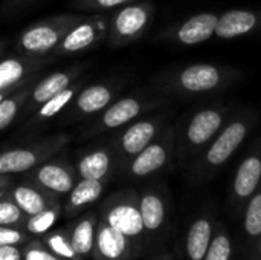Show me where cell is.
I'll return each mask as SVG.
<instances>
[{
	"label": "cell",
	"instance_id": "cell-1",
	"mask_svg": "<svg viewBox=\"0 0 261 260\" xmlns=\"http://www.w3.org/2000/svg\"><path fill=\"white\" fill-rule=\"evenodd\" d=\"M257 124L258 115L254 110H234L231 118L210 141V144L187 164L188 182L193 185H202L214 179L239 152Z\"/></svg>",
	"mask_w": 261,
	"mask_h": 260
},
{
	"label": "cell",
	"instance_id": "cell-2",
	"mask_svg": "<svg viewBox=\"0 0 261 260\" xmlns=\"http://www.w3.org/2000/svg\"><path fill=\"white\" fill-rule=\"evenodd\" d=\"M240 78L232 66L202 61L168 69L154 81V90L168 98H205L229 90Z\"/></svg>",
	"mask_w": 261,
	"mask_h": 260
},
{
	"label": "cell",
	"instance_id": "cell-3",
	"mask_svg": "<svg viewBox=\"0 0 261 260\" xmlns=\"http://www.w3.org/2000/svg\"><path fill=\"white\" fill-rule=\"evenodd\" d=\"M232 113V106L225 103H214L194 110L179 124H174V161L187 166L191 159H194L220 132Z\"/></svg>",
	"mask_w": 261,
	"mask_h": 260
},
{
	"label": "cell",
	"instance_id": "cell-4",
	"mask_svg": "<svg viewBox=\"0 0 261 260\" xmlns=\"http://www.w3.org/2000/svg\"><path fill=\"white\" fill-rule=\"evenodd\" d=\"M98 218L128 239L136 257L147 253L139 193L136 190H119L110 195L101 205Z\"/></svg>",
	"mask_w": 261,
	"mask_h": 260
},
{
	"label": "cell",
	"instance_id": "cell-5",
	"mask_svg": "<svg viewBox=\"0 0 261 260\" xmlns=\"http://www.w3.org/2000/svg\"><path fill=\"white\" fill-rule=\"evenodd\" d=\"M171 208L170 192L162 182H151L139 192L147 253H156L164 248L171 230Z\"/></svg>",
	"mask_w": 261,
	"mask_h": 260
},
{
	"label": "cell",
	"instance_id": "cell-6",
	"mask_svg": "<svg viewBox=\"0 0 261 260\" xmlns=\"http://www.w3.org/2000/svg\"><path fill=\"white\" fill-rule=\"evenodd\" d=\"M81 17L78 15H58L41 20L26 28L17 41V49L23 55L43 57L55 51L64 35L72 29Z\"/></svg>",
	"mask_w": 261,
	"mask_h": 260
},
{
	"label": "cell",
	"instance_id": "cell-7",
	"mask_svg": "<svg viewBox=\"0 0 261 260\" xmlns=\"http://www.w3.org/2000/svg\"><path fill=\"white\" fill-rule=\"evenodd\" d=\"M174 124H168L144 150L124 166V172L130 179H145L167 169L174 161Z\"/></svg>",
	"mask_w": 261,
	"mask_h": 260
},
{
	"label": "cell",
	"instance_id": "cell-8",
	"mask_svg": "<svg viewBox=\"0 0 261 260\" xmlns=\"http://www.w3.org/2000/svg\"><path fill=\"white\" fill-rule=\"evenodd\" d=\"M171 115V107H161L154 110V113L151 112L148 116L132 121L130 126H127L118 136L116 153L119 162L125 166L135 155L144 150L168 126Z\"/></svg>",
	"mask_w": 261,
	"mask_h": 260
},
{
	"label": "cell",
	"instance_id": "cell-9",
	"mask_svg": "<svg viewBox=\"0 0 261 260\" xmlns=\"http://www.w3.org/2000/svg\"><path fill=\"white\" fill-rule=\"evenodd\" d=\"M168 100H170L168 97L156 90L153 95H128L119 98L118 101L110 103L104 109L101 120L95 124L92 133L125 127L127 124L138 120L139 116L154 112L161 107H165L168 104Z\"/></svg>",
	"mask_w": 261,
	"mask_h": 260
},
{
	"label": "cell",
	"instance_id": "cell-10",
	"mask_svg": "<svg viewBox=\"0 0 261 260\" xmlns=\"http://www.w3.org/2000/svg\"><path fill=\"white\" fill-rule=\"evenodd\" d=\"M154 18V5L138 0L121 6L109 20V40L115 46H125L144 37Z\"/></svg>",
	"mask_w": 261,
	"mask_h": 260
},
{
	"label": "cell",
	"instance_id": "cell-11",
	"mask_svg": "<svg viewBox=\"0 0 261 260\" xmlns=\"http://www.w3.org/2000/svg\"><path fill=\"white\" fill-rule=\"evenodd\" d=\"M261 184V136L257 138L245 156L242 158L239 167L236 169L231 190H229V210L232 215L242 216V211L251 196L257 192Z\"/></svg>",
	"mask_w": 261,
	"mask_h": 260
},
{
	"label": "cell",
	"instance_id": "cell-12",
	"mask_svg": "<svg viewBox=\"0 0 261 260\" xmlns=\"http://www.w3.org/2000/svg\"><path fill=\"white\" fill-rule=\"evenodd\" d=\"M69 138L66 135H55L49 139L35 143L31 147H17L0 153V175L24 173L34 170L50 156L58 153Z\"/></svg>",
	"mask_w": 261,
	"mask_h": 260
},
{
	"label": "cell",
	"instance_id": "cell-13",
	"mask_svg": "<svg viewBox=\"0 0 261 260\" xmlns=\"http://www.w3.org/2000/svg\"><path fill=\"white\" fill-rule=\"evenodd\" d=\"M107 15H96L86 20H80L69 32L64 35L61 43L55 48L52 54L55 55H72L96 46L109 34Z\"/></svg>",
	"mask_w": 261,
	"mask_h": 260
},
{
	"label": "cell",
	"instance_id": "cell-14",
	"mask_svg": "<svg viewBox=\"0 0 261 260\" xmlns=\"http://www.w3.org/2000/svg\"><path fill=\"white\" fill-rule=\"evenodd\" d=\"M219 14L217 12H199L194 14L184 21H179L170 28H167L161 38L170 43L182 44V46H196L202 44L214 37L216 25Z\"/></svg>",
	"mask_w": 261,
	"mask_h": 260
},
{
	"label": "cell",
	"instance_id": "cell-15",
	"mask_svg": "<svg viewBox=\"0 0 261 260\" xmlns=\"http://www.w3.org/2000/svg\"><path fill=\"white\" fill-rule=\"evenodd\" d=\"M31 181L43 192L55 198H61L69 195V192L73 188L76 184V175L70 166L55 161L49 162L47 159V162L44 161L34 169Z\"/></svg>",
	"mask_w": 261,
	"mask_h": 260
},
{
	"label": "cell",
	"instance_id": "cell-16",
	"mask_svg": "<svg viewBox=\"0 0 261 260\" xmlns=\"http://www.w3.org/2000/svg\"><path fill=\"white\" fill-rule=\"evenodd\" d=\"M258 31H261V11L237 8L219 14L214 37L219 40H234Z\"/></svg>",
	"mask_w": 261,
	"mask_h": 260
},
{
	"label": "cell",
	"instance_id": "cell-17",
	"mask_svg": "<svg viewBox=\"0 0 261 260\" xmlns=\"http://www.w3.org/2000/svg\"><path fill=\"white\" fill-rule=\"evenodd\" d=\"M93 260H136L132 244L125 236L98 218L96 236L92 251Z\"/></svg>",
	"mask_w": 261,
	"mask_h": 260
},
{
	"label": "cell",
	"instance_id": "cell-18",
	"mask_svg": "<svg viewBox=\"0 0 261 260\" xmlns=\"http://www.w3.org/2000/svg\"><path fill=\"white\" fill-rule=\"evenodd\" d=\"M217 218L210 210H202L188 225L184 238L185 260H203L211 244Z\"/></svg>",
	"mask_w": 261,
	"mask_h": 260
},
{
	"label": "cell",
	"instance_id": "cell-19",
	"mask_svg": "<svg viewBox=\"0 0 261 260\" xmlns=\"http://www.w3.org/2000/svg\"><path fill=\"white\" fill-rule=\"evenodd\" d=\"M78 74H80V69H66V70L54 72L47 75L46 78H43L40 83H37L31 89L29 98L24 104L26 110L32 112L34 109L40 107L43 103H46L47 100H50L52 97H55L66 87H69L73 83V80L78 77Z\"/></svg>",
	"mask_w": 261,
	"mask_h": 260
},
{
	"label": "cell",
	"instance_id": "cell-20",
	"mask_svg": "<svg viewBox=\"0 0 261 260\" xmlns=\"http://www.w3.org/2000/svg\"><path fill=\"white\" fill-rule=\"evenodd\" d=\"M242 231L246 256L255 260L261 239V184L242 211Z\"/></svg>",
	"mask_w": 261,
	"mask_h": 260
},
{
	"label": "cell",
	"instance_id": "cell-21",
	"mask_svg": "<svg viewBox=\"0 0 261 260\" xmlns=\"http://www.w3.org/2000/svg\"><path fill=\"white\" fill-rule=\"evenodd\" d=\"M40 64L38 57H9L0 60V90L18 89L28 83V77Z\"/></svg>",
	"mask_w": 261,
	"mask_h": 260
},
{
	"label": "cell",
	"instance_id": "cell-22",
	"mask_svg": "<svg viewBox=\"0 0 261 260\" xmlns=\"http://www.w3.org/2000/svg\"><path fill=\"white\" fill-rule=\"evenodd\" d=\"M9 196L26 218L34 216L49 207L60 204L58 198L43 192L37 185H29V184H20L14 187Z\"/></svg>",
	"mask_w": 261,
	"mask_h": 260
},
{
	"label": "cell",
	"instance_id": "cell-23",
	"mask_svg": "<svg viewBox=\"0 0 261 260\" xmlns=\"http://www.w3.org/2000/svg\"><path fill=\"white\" fill-rule=\"evenodd\" d=\"M107 181H96V179H81L73 185V188L67 195V201L64 204V215L67 218H73L81 213L86 207L96 202L104 188Z\"/></svg>",
	"mask_w": 261,
	"mask_h": 260
},
{
	"label": "cell",
	"instance_id": "cell-24",
	"mask_svg": "<svg viewBox=\"0 0 261 260\" xmlns=\"http://www.w3.org/2000/svg\"><path fill=\"white\" fill-rule=\"evenodd\" d=\"M96 225H98V216L93 213H87L66 228L73 250L83 260L92 257L95 236H96Z\"/></svg>",
	"mask_w": 261,
	"mask_h": 260
},
{
	"label": "cell",
	"instance_id": "cell-25",
	"mask_svg": "<svg viewBox=\"0 0 261 260\" xmlns=\"http://www.w3.org/2000/svg\"><path fill=\"white\" fill-rule=\"evenodd\" d=\"M115 167V158L107 149H96L78 161L76 172L81 179H96V181H109Z\"/></svg>",
	"mask_w": 261,
	"mask_h": 260
},
{
	"label": "cell",
	"instance_id": "cell-26",
	"mask_svg": "<svg viewBox=\"0 0 261 260\" xmlns=\"http://www.w3.org/2000/svg\"><path fill=\"white\" fill-rule=\"evenodd\" d=\"M115 93L116 90L107 84H92L78 93L75 98V109L81 115H95L113 103Z\"/></svg>",
	"mask_w": 261,
	"mask_h": 260
},
{
	"label": "cell",
	"instance_id": "cell-27",
	"mask_svg": "<svg viewBox=\"0 0 261 260\" xmlns=\"http://www.w3.org/2000/svg\"><path fill=\"white\" fill-rule=\"evenodd\" d=\"M31 89L32 87L28 81L21 87H18L15 92H12L11 95H8L5 100L0 101V130H5L6 127H9L14 123L20 109L24 107V104L29 98Z\"/></svg>",
	"mask_w": 261,
	"mask_h": 260
},
{
	"label": "cell",
	"instance_id": "cell-28",
	"mask_svg": "<svg viewBox=\"0 0 261 260\" xmlns=\"http://www.w3.org/2000/svg\"><path fill=\"white\" fill-rule=\"evenodd\" d=\"M232 259V239L226 225L217 219L216 230L211 244L205 253L203 260H231Z\"/></svg>",
	"mask_w": 261,
	"mask_h": 260
},
{
	"label": "cell",
	"instance_id": "cell-29",
	"mask_svg": "<svg viewBox=\"0 0 261 260\" xmlns=\"http://www.w3.org/2000/svg\"><path fill=\"white\" fill-rule=\"evenodd\" d=\"M78 87H80V84H70L69 87H66L64 90H61L60 93H57L55 97H52L50 100L43 103L35 113V120L44 121V120H50V118L57 116L69 103L73 101L75 95L78 93Z\"/></svg>",
	"mask_w": 261,
	"mask_h": 260
},
{
	"label": "cell",
	"instance_id": "cell-30",
	"mask_svg": "<svg viewBox=\"0 0 261 260\" xmlns=\"http://www.w3.org/2000/svg\"><path fill=\"white\" fill-rule=\"evenodd\" d=\"M60 215H61V205L57 204V205L49 207L34 216H28L23 228L31 236H43L47 231H50V228L54 227V224L57 222Z\"/></svg>",
	"mask_w": 261,
	"mask_h": 260
},
{
	"label": "cell",
	"instance_id": "cell-31",
	"mask_svg": "<svg viewBox=\"0 0 261 260\" xmlns=\"http://www.w3.org/2000/svg\"><path fill=\"white\" fill-rule=\"evenodd\" d=\"M41 242L46 245L47 250H50L54 254L64 260H83L76 251L73 250L69 234L66 230H55V231H47L43 234Z\"/></svg>",
	"mask_w": 261,
	"mask_h": 260
},
{
	"label": "cell",
	"instance_id": "cell-32",
	"mask_svg": "<svg viewBox=\"0 0 261 260\" xmlns=\"http://www.w3.org/2000/svg\"><path fill=\"white\" fill-rule=\"evenodd\" d=\"M5 196L0 199V225L2 227H23L26 216L11 198H5Z\"/></svg>",
	"mask_w": 261,
	"mask_h": 260
},
{
	"label": "cell",
	"instance_id": "cell-33",
	"mask_svg": "<svg viewBox=\"0 0 261 260\" xmlns=\"http://www.w3.org/2000/svg\"><path fill=\"white\" fill-rule=\"evenodd\" d=\"M21 251L23 260H64L47 250L46 245L37 239H31L26 245L21 247Z\"/></svg>",
	"mask_w": 261,
	"mask_h": 260
},
{
	"label": "cell",
	"instance_id": "cell-34",
	"mask_svg": "<svg viewBox=\"0 0 261 260\" xmlns=\"http://www.w3.org/2000/svg\"><path fill=\"white\" fill-rule=\"evenodd\" d=\"M34 239L24 228L20 227H2L0 225V245H17L23 247Z\"/></svg>",
	"mask_w": 261,
	"mask_h": 260
},
{
	"label": "cell",
	"instance_id": "cell-35",
	"mask_svg": "<svg viewBox=\"0 0 261 260\" xmlns=\"http://www.w3.org/2000/svg\"><path fill=\"white\" fill-rule=\"evenodd\" d=\"M132 2H138V0H81L78 3V6L84 8V9L107 11V9H113V8H121Z\"/></svg>",
	"mask_w": 261,
	"mask_h": 260
},
{
	"label": "cell",
	"instance_id": "cell-36",
	"mask_svg": "<svg viewBox=\"0 0 261 260\" xmlns=\"http://www.w3.org/2000/svg\"><path fill=\"white\" fill-rule=\"evenodd\" d=\"M0 260H23L21 247L0 245Z\"/></svg>",
	"mask_w": 261,
	"mask_h": 260
},
{
	"label": "cell",
	"instance_id": "cell-37",
	"mask_svg": "<svg viewBox=\"0 0 261 260\" xmlns=\"http://www.w3.org/2000/svg\"><path fill=\"white\" fill-rule=\"evenodd\" d=\"M150 260H174V256L170 253V251H167V250H159V251H156V254L151 257Z\"/></svg>",
	"mask_w": 261,
	"mask_h": 260
},
{
	"label": "cell",
	"instance_id": "cell-38",
	"mask_svg": "<svg viewBox=\"0 0 261 260\" xmlns=\"http://www.w3.org/2000/svg\"><path fill=\"white\" fill-rule=\"evenodd\" d=\"M9 185V178L8 175H0V190H3L5 187Z\"/></svg>",
	"mask_w": 261,
	"mask_h": 260
},
{
	"label": "cell",
	"instance_id": "cell-39",
	"mask_svg": "<svg viewBox=\"0 0 261 260\" xmlns=\"http://www.w3.org/2000/svg\"><path fill=\"white\" fill-rule=\"evenodd\" d=\"M15 90H17V89H11V90H0V101H2V100H5L8 95H11V93H12V92H15Z\"/></svg>",
	"mask_w": 261,
	"mask_h": 260
},
{
	"label": "cell",
	"instance_id": "cell-40",
	"mask_svg": "<svg viewBox=\"0 0 261 260\" xmlns=\"http://www.w3.org/2000/svg\"><path fill=\"white\" fill-rule=\"evenodd\" d=\"M255 260H261V239L258 242V247H257V256H255Z\"/></svg>",
	"mask_w": 261,
	"mask_h": 260
},
{
	"label": "cell",
	"instance_id": "cell-41",
	"mask_svg": "<svg viewBox=\"0 0 261 260\" xmlns=\"http://www.w3.org/2000/svg\"><path fill=\"white\" fill-rule=\"evenodd\" d=\"M5 195H6V190H5V188H3V190H0V199H2Z\"/></svg>",
	"mask_w": 261,
	"mask_h": 260
},
{
	"label": "cell",
	"instance_id": "cell-42",
	"mask_svg": "<svg viewBox=\"0 0 261 260\" xmlns=\"http://www.w3.org/2000/svg\"><path fill=\"white\" fill-rule=\"evenodd\" d=\"M0 52H2V44H0Z\"/></svg>",
	"mask_w": 261,
	"mask_h": 260
}]
</instances>
